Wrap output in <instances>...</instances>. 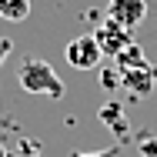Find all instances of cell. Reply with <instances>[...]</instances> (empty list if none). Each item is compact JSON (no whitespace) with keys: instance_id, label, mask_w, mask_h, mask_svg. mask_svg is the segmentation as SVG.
I'll return each mask as SVG.
<instances>
[{"instance_id":"6da1fadb","label":"cell","mask_w":157,"mask_h":157,"mask_svg":"<svg viewBox=\"0 0 157 157\" xmlns=\"http://www.w3.org/2000/svg\"><path fill=\"white\" fill-rule=\"evenodd\" d=\"M17 80H20V87H24L27 94H37V97L60 100V97L67 94V87H63V80L57 77V70L47 60H40V57H27V60L20 63Z\"/></svg>"},{"instance_id":"7a4b0ae2","label":"cell","mask_w":157,"mask_h":157,"mask_svg":"<svg viewBox=\"0 0 157 157\" xmlns=\"http://www.w3.org/2000/svg\"><path fill=\"white\" fill-rule=\"evenodd\" d=\"M94 40H97V47H100L104 57H117L121 50H127V47L134 44V30H127L117 20L107 17V20H100V27L94 30Z\"/></svg>"},{"instance_id":"3957f363","label":"cell","mask_w":157,"mask_h":157,"mask_svg":"<svg viewBox=\"0 0 157 157\" xmlns=\"http://www.w3.org/2000/svg\"><path fill=\"white\" fill-rule=\"evenodd\" d=\"M63 57H67V63H70L74 70H94L104 54H100V47H97L94 33H84V37H74V40L63 47Z\"/></svg>"},{"instance_id":"277c9868","label":"cell","mask_w":157,"mask_h":157,"mask_svg":"<svg viewBox=\"0 0 157 157\" xmlns=\"http://www.w3.org/2000/svg\"><path fill=\"white\" fill-rule=\"evenodd\" d=\"M117 74H121V84H124L134 97H147L157 87V67L151 60L137 63V67H127V70H117Z\"/></svg>"},{"instance_id":"5b68a950","label":"cell","mask_w":157,"mask_h":157,"mask_svg":"<svg viewBox=\"0 0 157 157\" xmlns=\"http://www.w3.org/2000/svg\"><path fill=\"white\" fill-rule=\"evenodd\" d=\"M107 17L127 30H137L147 17V0H107Z\"/></svg>"},{"instance_id":"8992f818","label":"cell","mask_w":157,"mask_h":157,"mask_svg":"<svg viewBox=\"0 0 157 157\" xmlns=\"http://www.w3.org/2000/svg\"><path fill=\"white\" fill-rule=\"evenodd\" d=\"M0 17L10 24H20L30 17V0H0Z\"/></svg>"},{"instance_id":"52a82bcc","label":"cell","mask_w":157,"mask_h":157,"mask_svg":"<svg viewBox=\"0 0 157 157\" xmlns=\"http://www.w3.org/2000/svg\"><path fill=\"white\" fill-rule=\"evenodd\" d=\"M114 60H117V70H127V67H137V63H147V57H144V50H140L137 44H130V47H127V50H121V54H117Z\"/></svg>"},{"instance_id":"ba28073f","label":"cell","mask_w":157,"mask_h":157,"mask_svg":"<svg viewBox=\"0 0 157 157\" xmlns=\"http://www.w3.org/2000/svg\"><path fill=\"white\" fill-rule=\"evenodd\" d=\"M100 117H104V121H110V124H114V130H124V117H121V107H117V104H107V107H104V110H100Z\"/></svg>"},{"instance_id":"9c48e42d","label":"cell","mask_w":157,"mask_h":157,"mask_svg":"<svg viewBox=\"0 0 157 157\" xmlns=\"http://www.w3.org/2000/svg\"><path fill=\"white\" fill-rule=\"evenodd\" d=\"M10 157H40V147H37L33 140H20V147H17Z\"/></svg>"},{"instance_id":"30bf717a","label":"cell","mask_w":157,"mask_h":157,"mask_svg":"<svg viewBox=\"0 0 157 157\" xmlns=\"http://www.w3.org/2000/svg\"><path fill=\"white\" fill-rule=\"evenodd\" d=\"M121 147H104V151H74L70 157H117Z\"/></svg>"},{"instance_id":"8fae6325","label":"cell","mask_w":157,"mask_h":157,"mask_svg":"<svg viewBox=\"0 0 157 157\" xmlns=\"http://www.w3.org/2000/svg\"><path fill=\"white\" fill-rule=\"evenodd\" d=\"M140 154L144 157H157V137H144V140H140Z\"/></svg>"},{"instance_id":"7c38bea8","label":"cell","mask_w":157,"mask_h":157,"mask_svg":"<svg viewBox=\"0 0 157 157\" xmlns=\"http://www.w3.org/2000/svg\"><path fill=\"white\" fill-rule=\"evenodd\" d=\"M10 50H13V44H10V37H0V63L10 57Z\"/></svg>"},{"instance_id":"4fadbf2b","label":"cell","mask_w":157,"mask_h":157,"mask_svg":"<svg viewBox=\"0 0 157 157\" xmlns=\"http://www.w3.org/2000/svg\"><path fill=\"white\" fill-rule=\"evenodd\" d=\"M0 157H10V154H7V147H3V144H0Z\"/></svg>"}]
</instances>
